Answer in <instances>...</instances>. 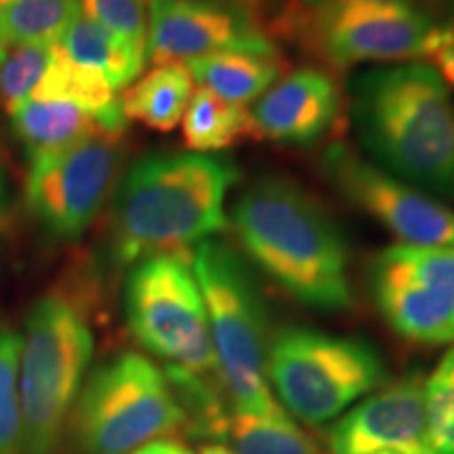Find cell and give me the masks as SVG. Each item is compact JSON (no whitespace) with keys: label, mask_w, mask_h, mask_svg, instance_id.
Here are the masks:
<instances>
[{"label":"cell","mask_w":454,"mask_h":454,"mask_svg":"<svg viewBox=\"0 0 454 454\" xmlns=\"http://www.w3.org/2000/svg\"><path fill=\"white\" fill-rule=\"evenodd\" d=\"M227 225L253 263L299 303L320 311L351 308L343 231L294 181L268 175L248 184L231 204Z\"/></svg>","instance_id":"cell-1"},{"label":"cell","mask_w":454,"mask_h":454,"mask_svg":"<svg viewBox=\"0 0 454 454\" xmlns=\"http://www.w3.org/2000/svg\"><path fill=\"white\" fill-rule=\"evenodd\" d=\"M349 114L368 160L454 200V104L434 67L395 64L357 74Z\"/></svg>","instance_id":"cell-2"},{"label":"cell","mask_w":454,"mask_h":454,"mask_svg":"<svg viewBox=\"0 0 454 454\" xmlns=\"http://www.w3.org/2000/svg\"><path fill=\"white\" fill-rule=\"evenodd\" d=\"M240 179L231 158L152 154L130 167L112 207L114 251L122 263L185 253L227 227L225 200Z\"/></svg>","instance_id":"cell-3"},{"label":"cell","mask_w":454,"mask_h":454,"mask_svg":"<svg viewBox=\"0 0 454 454\" xmlns=\"http://www.w3.org/2000/svg\"><path fill=\"white\" fill-rule=\"evenodd\" d=\"M192 270L207 305L217 372L234 411L288 417L268 379V316L251 270L234 248L204 240L192 251Z\"/></svg>","instance_id":"cell-4"},{"label":"cell","mask_w":454,"mask_h":454,"mask_svg":"<svg viewBox=\"0 0 454 454\" xmlns=\"http://www.w3.org/2000/svg\"><path fill=\"white\" fill-rule=\"evenodd\" d=\"M93 348L81 305L55 293L34 303L21 334L20 454L55 452Z\"/></svg>","instance_id":"cell-5"},{"label":"cell","mask_w":454,"mask_h":454,"mask_svg":"<svg viewBox=\"0 0 454 454\" xmlns=\"http://www.w3.org/2000/svg\"><path fill=\"white\" fill-rule=\"evenodd\" d=\"M268 379L284 411L325 425L383 387L387 366L366 339L288 326L270 340Z\"/></svg>","instance_id":"cell-6"},{"label":"cell","mask_w":454,"mask_h":454,"mask_svg":"<svg viewBox=\"0 0 454 454\" xmlns=\"http://www.w3.org/2000/svg\"><path fill=\"white\" fill-rule=\"evenodd\" d=\"M187 429V414L167 374L141 354H121L89 377L74 434L84 454H133Z\"/></svg>","instance_id":"cell-7"},{"label":"cell","mask_w":454,"mask_h":454,"mask_svg":"<svg viewBox=\"0 0 454 454\" xmlns=\"http://www.w3.org/2000/svg\"><path fill=\"white\" fill-rule=\"evenodd\" d=\"M124 314L141 348L168 368L221 381L192 253L152 254L137 261L127 278Z\"/></svg>","instance_id":"cell-8"},{"label":"cell","mask_w":454,"mask_h":454,"mask_svg":"<svg viewBox=\"0 0 454 454\" xmlns=\"http://www.w3.org/2000/svg\"><path fill=\"white\" fill-rule=\"evenodd\" d=\"M444 21L406 3H351L284 11L280 30L334 70L357 64L427 59Z\"/></svg>","instance_id":"cell-9"},{"label":"cell","mask_w":454,"mask_h":454,"mask_svg":"<svg viewBox=\"0 0 454 454\" xmlns=\"http://www.w3.org/2000/svg\"><path fill=\"white\" fill-rule=\"evenodd\" d=\"M121 139L89 137L36 156L26 181L27 211L51 236L74 240L93 223L116 181Z\"/></svg>","instance_id":"cell-10"},{"label":"cell","mask_w":454,"mask_h":454,"mask_svg":"<svg viewBox=\"0 0 454 454\" xmlns=\"http://www.w3.org/2000/svg\"><path fill=\"white\" fill-rule=\"evenodd\" d=\"M320 168L345 200L364 211L404 247H454V211L427 192L408 185L360 156L333 144Z\"/></svg>","instance_id":"cell-11"},{"label":"cell","mask_w":454,"mask_h":454,"mask_svg":"<svg viewBox=\"0 0 454 454\" xmlns=\"http://www.w3.org/2000/svg\"><path fill=\"white\" fill-rule=\"evenodd\" d=\"M223 53L278 57L274 41L247 11L217 0H147L145 59L152 64Z\"/></svg>","instance_id":"cell-12"},{"label":"cell","mask_w":454,"mask_h":454,"mask_svg":"<svg viewBox=\"0 0 454 454\" xmlns=\"http://www.w3.org/2000/svg\"><path fill=\"white\" fill-rule=\"evenodd\" d=\"M326 444L331 454H435L423 374L411 372L368 395L328 429Z\"/></svg>","instance_id":"cell-13"},{"label":"cell","mask_w":454,"mask_h":454,"mask_svg":"<svg viewBox=\"0 0 454 454\" xmlns=\"http://www.w3.org/2000/svg\"><path fill=\"white\" fill-rule=\"evenodd\" d=\"M340 112V90L325 70L301 67L278 81L248 110L253 135L282 145H314Z\"/></svg>","instance_id":"cell-14"},{"label":"cell","mask_w":454,"mask_h":454,"mask_svg":"<svg viewBox=\"0 0 454 454\" xmlns=\"http://www.w3.org/2000/svg\"><path fill=\"white\" fill-rule=\"evenodd\" d=\"M371 291L379 314L402 339L419 345L454 340V293L423 286L377 257L371 263Z\"/></svg>","instance_id":"cell-15"},{"label":"cell","mask_w":454,"mask_h":454,"mask_svg":"<svg viewBox=\"0 0 454 454\" xmlns=\"http://www.w3.org/2000/svg\"><path fill=\"white\" fill-rule=\"evenodd\" d=\"M9 116L30 160L89 137H112L93 114L64 99H26Z\"/></svg>","instance_id":"cell-16"},{"label":"cell","mask_w":454,"mask_h":454,"mask_svg":"<svg viewBox=\"0 0 454 454\" xmlns=\"http://www.w3.org/2000/svg\"><path fill=\"white\" fill-rule=\"evenodd\" d=\"M67 59L101 78L112 90L127 89L139 78L145 53L114 36L87 15L76 17L57 43Z\"/></svg>","instance_id":"cell-17"},{"label":"cell","mask_w":454,"mask_h":454,"mask_svg":"<svg viewBox=\"0 0 454 454\" xmlns=\"http://www.w3.org/2000/svg\"><path fill=\"white\" fill-rule=\"evenodd\" d=\"M192 81L208 93L236 106L257 101L280 81L282 66L278 57L223 53L187 61Z\"/></svg>","instance_id":"cell-18"},{"label":"cell","mask_w":454,"mask_h":454,"mask_svg":"<svg viewBox=\"0 0 454 454\" xmlns=\"http://www.w3.org/2000/svg\"><path fill=\"white\" fill-rule=\"evenodd\" d=\"M192 95L194 81L185 66H156L124 89L121 106L127 121H135L158 133H170L184 118Z\"/></svg>","instance_id":"cell-19"},{"label":"cell","mask_w":454,"mask_h":454,"mask_svg":"<svg viewBox=\"0 0 454 454\" xmlns=\"http://www.w3.org/2000/svg\"><path fill=\"white\" fill-rule=\"evenodd\" d=\"M181 135L185 145L196 154H215L236 145L238 141L254 137L248 110L200 87L194 89L181 118Z\"/></svg>","instance_id":"cell-20"},{"label":"cell","mask_w":454,"mask_h":454,"mask_svg":"<svg viewBox=\"0 0 454 454\" xmlns=\"http://www.w3.org/2000/svg\"><path fill=\"white\" fill-rule=\"evenodd\" d=\"M78 15L81 0H0V43L57 44Z\"/></svg>","instance_id":"cell-21"},{"label":"cell","mask_w":454,"mask_h":454,"mask_svg":"<svg viewBox=\"0 0 454 454\" xmlns=\"http://www.w3.org/2000/svg\"><path fill=\"white\" fill-rule=\"evenodd\" d=\"M236 454H325L288 417H257L231 411L223 438Z\"/></svg>","instance_id":"cell-22"},{"label":"cell","mask_w":454,"mask_h":454,"mask_svg":"<svg viewBox=\"0 0 454 454\" xmlns=\"http://www.w3.org/2000/svg\"><path fill=\"white\" fill-rule=\"evenodd\" d=\"M402 276L435 288L454 293V247H404L395 244L374 254Z\"/></svg>","instance_id":"cell-23"},{"label":"cell","mask_w":454,"mask_h":454,"mask_svg":"<svg viewBox=\"0 0 454 454\" xmlns=\"http://www.w3.org/2000/svg\"><path fill=\"white\" fill-rule=\"evenodd\" d=\"M20 354L21 334L0 326V454H20Z\"/></svg>","instance_id":"cell-24"},{"label":"cell","mask_w":454,"mask_h":454,"mask_svg":"<svg viewBox=\"0 0 454 454\" xmlns=\"http://www.w3.org/2000/svg\"><path fill=\"white\" fill-rule=\"evenodd\" d=\"M429 438L435 454H454V349L425 379Z\"/></svg>","instance_id":"cell-25"},{"label":"cell","mask_w":454,"mask_h":454,"mask_svg":"<svg viewBox=\"0 0 454 454\" xmlns=\"http://www.w3.org/2000/svg\"><path fill=\"white\" fill-rule=\"evenodd\" d=\"M53 53L55 44H24L7 53L0 67V95L7 110L30 99Z\"/></svg>","instance_id":"cell-26"},{"label":"cell","mask_w":454,"mask_h":454,"mask_svg":"<svg viewBox=\"0 0 454 454\" xmlns=\"http://www.w3.org/2000/svg\"><path fill=\"white\" fill-rule=\"evenodd\" d=\"M82 15L145 53L147 0H81Z\"/></svg>","instance_id":"cell-27"},{"label":"cell","mask_w":454,"mask_h":454,"mask_svg":"<svg viewBox=\"0 0 454 454\" xmlns=\"http://www.w3.org/2000/svg\"><path fill=\"white\" fill-rule=\"evenodd\" d=\"M427 59L434 61L431 67L440 74L442 81L454 87V20L442 24L438 41H435Z\"/></svg>","instance_id":"cell-28"},{"label":"cell","mask_w":454,"mask_h":454,"mask_svg":"<svg viewBox=\"0 0 454 454\" xmlns=\"http://www.w3.org/2000/svg\"><path fill=\"white\" fill-rule=\"evenodd\" d=\"M351 3H406L438 15L440 9L444 7L446 3H450V0H294V7L305 9V11H316V9L339 7V4H351Z\"/></svg>","instance_id":"cell-29"},{"label":"cell","mask_w":454,"mask_h":454,"mask_svg":"<svg viewBox=\"0 0 454 454\" xmlns=\"http://www.w3.org/2000/svg\"><path fill=\"white\" fill-rule=\"evenodd\" d=\"M133 454H194L190 448L181 444V442L175 440H156L150 442V444L141 446L139 450H135Z\"/></svg>","instance_id":"cell-30"},{"label":"cell","mask_w":454,"mask_h":454,"mask_svg":"<svg viewBox=\"0 0 454 454\" xmlns=\"http://www.w3.org/2000/svg\"><path fill=\"white\" fill-rule=\"evenodd\" d=\"M217 3H223V4H230V7H236V9H242L247 11V13H254V9L259 7L261 0H217Z\"/></svg>","instance_id":"cell-31"},{"label":"cell","mask_w":454,"mask_h":454,"mask_svg":"<svg viewBox=\"0 0 454 454\" xmlns=\"http://www.w3.org/2000/svg\"><path fill=\"white\" fill-rule=\"evenodd\" d=\"M7 202H9V194H7V179H4L3 168H0V219H3L4 211H7Z\"/></svg>","instance_id":"cell-32"},{"label":"cell","mask_w":454,"mask_h":454,"mask_svg":"<svg viewBox=\"0 0 454 454\" xmlns=\"http://www.w3.org/2000/svg\"><path fill=\"white\" fill-rule=\"evenodd\" d=\"M200 454H236V452L230 450V448L223 444H207L200 448Z\"/></svg>","instance_id":"cell-33"},{"label":"cell","mask_w":454,"mask_h":454,"mask_svg":"<svg viewBox=\"0 0 454 454\" xmlns=\"http://www.w3.org/2000/svg\"><path fill=\"white\" fill-rule=\"evenodd\" d=\"M4 57H7V47H4V44L0 43V67H3V61H4Z\"/></svg>","instance_id":"cell-34"},{"label":"cell","mask_w":454,"mask_h":454,"mask_svg":"<svg viewBox=\"0 0 454 454\" xmlns=\"http://www.w3.org/2000/svg\"><path fill=\"white\" fill-rule=\"evenodd\" d=\"M377 454H395V452H377Z\"/></svg>","instance_id":"cell-35"}]
</instances>
